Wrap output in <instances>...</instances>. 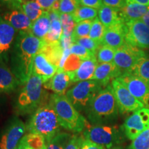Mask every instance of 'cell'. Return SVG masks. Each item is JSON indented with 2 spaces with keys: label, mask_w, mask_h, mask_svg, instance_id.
I'll return each mask as SVG.
<instances>
[{
  "label": "cell",
  "mask_w": 149,
  "mask_h": 149,
  "mask_svg": "<svg viewBox=\"0 0 149 149\" xmlns=\"http://www.w3.org/2000/svg\"><path fill=\"white\" fill-rule=\"evenodd\" d=\"M45 42L34 36L31 31L19 32L11 54V70L24 84L33 72L35 56L44 47Z\"/></svg>",
  "instance_id": "obj_1"
},
{
  "label": "cell",
  "mask_w": 149,
  "mask_h": 149,
  "mask_svg": "<svg viewBox=\"0 0 149 149\" xmlns=\"http://www.w3.org/2000/svg\"><path fill=\"white\" fill-rule=\"evenodd\" d=\"M118 111L112 86L108 85L93 98L85 113L93 125H102L115 120Z\"/></svg>",
  "instance_id": "obj_2"
},
{
  "label": "cell",
  "mask_w": 149,
  "mask_h": 149,
  "mask_svg": "<svg viewBox=\"0 0 149 149\" xmlns=\"http://www.w3.org/2000/svg\"><path fill=\"white\" fill-rule=\"evenodd\" d=\"M49 102L61 127L74 133L83 132L87 120L72 106L66 95H51Z\"/></svg>",
  "instance_id": "obj_3"
},
{
  "label": "cell",
  "mask_w": 149,
  "mask_h": 149,
  "mask_svg": "<svg viewBox=\"0 0 149 149\" xmlns=\"http://www.w3.org/2000/svg\"><path fill=\"white\" fill-rule=\"evenodd\" d=\"M60 127L57 115L48 100L34 112L27 128L29 133L40 134L48 141L59 133Z\"/></svg>",
  "instance_id": "obj_4"
},
{
  "label": "cell",
  "mask_w": 149,
  "mask_h": 149,
  "mask_svg": "<svg viewBox=\"0 0 149 149\" xmlns=\"http://www.w3.org/2000/svg\"><path fill=\"white\" fill-rule=\"evenodd\" d=\"M43 84L40 76L33 71L17 98V109L21 113L35 112L42 104L44 97Z\"/></svg>",
  "instance_id": "obj_5"
},
{
  "label": "cell",
  "mask_w": 149,
  "mask_h": 149,
  "mask_svg": "<svg viewBox=\"0 0 149 149\" xmlns=\"http://www.w3.org/2000/svg\"><path fill=\"white\" fill-rule=\"evenodd\" d=\"M122 129L117 126L91 125L87 121L83 130V137L86 139L110 149L119 146L124 140Z\"/></svg>",
  "instance_id": "obj_6"
},
{
  "label": "cell",
  "mask_w": 149,
  "mask_h": 149,
  "mask_svg": "<svg viewBox=\"0 0 149 149\" xmlns=\"http://www.w3.org/2000/svg\"><path fill=\"white\" fill-rule=\"evenodd\" d=\"M102 86L95 80L78 82L66 93V96L75 109L81 113L86 111L93 98L100 93Z\"/></svg>",
  "instance_id": "obj_7"
},
{
  "label": "cell",
  "mask_w": 149,
  "mask_h": 149,
  "mask_svg": "<svg viewBox=\"0 0 149 149\" xmlns=\"http://www.w3.org/2000/svg\"><path fill=\"white\" fill-rule=\"evenodd\" d=\"M146 54L140 48L125 43L116 49L113 62L122 74L132 73L137 61Z\"/></svg>",
  "instance_id": "obj_8"
},
{
  "label": "cell",
  "mask_w": 149,
  "mask_h": 149,
  "mask_svg": "<svg viewBox=\"0 0 149 149\" xmlns=\"http://www.w3.org/2000/svg\"><path fill=\"white\" fill-rule=\"evenodd\" d=\"M124 135L133 141L139 135L149 128V109L142 108L134 112L126 119L123 124Z\"/></svg>",
  "instance_id": "obj_9"
},
{
  "label": "cell",
  "mask_w": 149,
  "mask_h": 149,
  "mask_svg": "<svg viewBox=\"0 0 149 149\" xmlns=\"http://www.w3.org/2000/svg\"><path fill=\"white\" fill-rule=\"evenodd\" d=\"M114 95L121 113H126L135 112L144 107V104L137 100L129 92L127 88L122 84L117 79L111 81Z\"/></svg>",
  "instance_id": "obj_10"
},
{
  "label": "cell",
  "mask_w": 149,
  "mask_h": 149,
  "mask_svg": "<svg viewBox=\"0 0 149 149\" xmlns=\"http://www.w3.org/2000/svg\"><path fill=\"white\" fill-rule=\"evenodd\" d=\"M144 107L149 109V84L133 73H124L117 78Z\"/></svg>",
  "instance_id": "obj_11"
},
{
  "label": "cell",
  "mask_w": 149,
  "mask_h": 149,
  "mask_svg": "<svg viewBox=\"0 0 149 149\" xmlns=\"http://www.w3.org/2000/svg\"><path fill=\"white\" fill-rule=\"evenodd\" d=\"M26 133V125L15 118L0 136V149H17Z\"/></svg>",
  "instance_id": "obj_12"
},
{
  "label": "cell",
  "mask_w": 149,
  "mask_h": 149,
  "mask_svg": "<svg viewBox=\"0 0 149 149\" xmlns=\"http://www.w3.org/2000/svg\"><path fill=\"white\" fill-rule=\"evenodd\" d=\"M126 43L140 49H149V28L140 20L126 23Z\"/></svg>",
  "instance_id": "obj_13"
},
{
  "label": "cell",
  "mask_w": 149,
  "mask_h": 149,
  "mask_svg": "<svg viewBox=\"0 0 149 149\" xmlns=\"http://www.w3.org/2000/svg\"><path fill=\"white\" fill-rule=\"evenodd\" d=\"M1 17L18 32L31 31L32 22L21 9H9L1 13Z\"/></svg>",
  "instance_id": "obj_14"
},
{
  "label": "cell",
  "mask_w": 149,
  "mask_h": 149,
  "mask_svg": "<svg viewBox=\"0 0 149 149\" xmlns=\"http://www.w3.org/2000/svg\"><path fill=\"white\" fill-rule=\"evenodd\" d=\"M127 33V26L122 23L107 28L102 44L117 49L126 43L125 37Z\"/></svg>",
  "instance_id": "obj_15"
},
{
  "label": "cell",
  "mask_w": 149,
  "mask_h": 149,
  "mask_svg": "<svg viewBox=\"0 0 149 149\" xmlns=\"http://www.w3.org/2000/svg\"><path fill=\"white\" fill-rule=\"evenodd\" d=\"M122 74L114 62L101 63L97 66L91 80L97 81L102 87H106L109 85L110 81L120 77Z\"/></svg>",
  "instance_id": "obj_16"
},
{
  "label": "cell",
  "mask_w": 149,
  "mask_h": 149,
  "mask_svg": "<svg viewBox=\"0 0 149 149\" xmlns=\"http://www.w3.org/2000/svg\"><path fill=\"white\" fill-rule=\"evenodd\" d=\"M57 70L58 68L52 64L41 51L35 56L33 71L40 76L44 84L53 77Z\"/></svg>",
  "instance_id": "obj_17"
},
{
  "label": "cell",
  "mask_w": 149,
  "mask_h": 149,
  "mask_svg": "<svg viewBox=\"0 0 149 149\" xmlns=\"http://www.w3.org/2000/svg\"><path fill=\"white\" fill-rule=\"evenodd\" d=\"M72 82L69 73L63 70L58 68L53 77L48 81L44 83V88L49 89L57 95H65L67 88L69 87Z\"/></svg>",
  "instance_id": "obj_18"
},
{
  "label": "cell",
  "mask_w": 149,
  "mask_h": 149,
  "mask_svg": "<svg viewBox=\"0 0 149 149\" xmlns=\"http://www.w3.org/2000/svg\"><path fill=\"white\" fill-rule=\"evenodd\" d=\"M97 63L96 57L84 60L77 70L68 72L72 82L78 83L80 81L91 80L95 71Z\"/></svg>",
  "instance_id": "obj_19"
},
{
  "label": "cell",
  "mask_w": 149,
  "mask_h": 149,
  "mask_svg": "<svg viewBox=\"0 0 149 149\" xmlns=\"http://www.w3.org/2000/svg\"><path fill=\"white\" fill-rule=\"evenodd\" d=\"M51 20V28L48 34L44 39L47 44H55L60 42L63 35V29L60 20V13L58 10H51L48 11Z\"/></svg>",
  "instance_id": "obj_20"
},
{
  "label": "cell",
  "mask_w": 149,
  "mask_h": 149,
  "mask_svg": "<svg viewBox=\"0 0 149 149\" xmlns=\"http://www.w3.org/2000/svg\"><path fill=\"white\" fill-rule=\"evenodd\" d=\"M17 31L0 14V55L7 53L13 43Z\"/></svg>",
  "instance_id": "obj_21"
},
{
  "label": "cell",
  "mask_w": 149,
  "mask_h": 149,
  "mask_svg": "<svg viewBox=\"0 0 149 149\" xmlns=\"http://www.w3.org/2000/svg\"><path fill=\"white\" fill-rule=\"evenodd\" d=\"M21 85L19 80L10 68L0 64V93H10Z\"/></svg>",
  "instance_id": "obj_22"
},
{
  "label": "cell",
  "mask_w": 149,
  "mask_h": 149,
  "mask_svg": "<svg viewBox=\"0 0 149 149\" xmlns=\"http://www.w3.org/2000/svg\"><path fill=\"white\" fill-rule=\"evenodd\" d=\"M148 6L137 3H126L124 8L120 9V15L125 24L140 20L146 13Z\"/></svg>",
  "instance_id": "obj_23"
},
{
  "label": "cell",
  "mask_w": 149,
  "mask_h": 149,
  "mask_svg": "<svg viewBox=\"0 0 149 149\" xmlns=\"http://www.w3.org/2000/svg\"><path fill=\"white\" fill-rule=\"evenodd\" d=\"M120 9L103 5L98 10V18L106 28L124 23L120 15Z\"/></svg>",
  "instance_id": "obj_24"
},
{
  "label": "cell",
  "mask_w": 149,
  "mask_h": 149,
  "mask_svg": "<svg viewBox=\"0 0 149 149\" xmlns=\"http://www.w3.org/2000/svg\"><path fill=\"white\" fill-rule=\"evenodd\" d=\"M51 24V20L49 13L44 11L42 15L33 23L31 32L37 38L44 40L49 31Z\"/></svg>",
  "instance_id": "obj_25"
},
{
  "label": "cell",
  "mask_w": 149,
  "mask_h": 149,
  "mask_svg": "<svg viewBox=\"0 0 149 149\" xmlns=\"http://www.w3.org/2000/svg\"><path fill=\"white\" fill-rule=\"evenodd\" d=\"M41 52L46 56V58L52 64L58 68H59V64L64 54V49L61 47L60 42L55 44H47L45 42V44L41 50Z\"/></svg>",
  "instance_id": "obj_26"
},
{
  "label": "cell",
  "mask_w": 149,
  "mask_h": 149,
  "mask_svg": "<svg viewBox=\"0 0 149 149\" xmlns=\"http://www.w3.org/2000/svg\"><path fill=\"white\" fill-rule=\"evenodd\" d=\"M71 15L74 21L77 24L79 22L86 21V20L93 21L97 17L98 11L97 9L79 6Z\"/></svg>",
  "instance_id": "obj_27"
},
{
  "label": "cell",
  "mask_w": 149,
  "mask_h": 149,
  "mask_svg": "<svg viewBox=\"0 0 149 149\" xmlns=\"http://www.w3.org/2000/svg\"><path fill=\"white\" fill-rule=\"evenodd\" d=\"M22 10L30 19L32 23L40 18L44 12L41 6L35 0L23 3L22 5Z\"/></svg>",
  "instance_id": "obj_28"
},
{
  "label": "cell",
  "mask_w": 149,
  "mask_h": 149,
  "mask_svg": "<svg viewBox=\"0 0 149 149\" xmlns=\"http://www.w3.org/2000/svg\"><path fill=\"white\" fill-rule=\"evenodd\" d=\"M132 73L149 84V55L146 53L137 61Z\"/></svg>",
  "instance_id": "obj_29"
},
{
  "label": "cell",
  "mask_w": 149,
  "mask_h": 149,
  "mask_svg": "<svg viewBox=\"0 0 149 149\" xmlns=\"http://www.w3.org/2000/svg\"><path fill=\"white\" fill-rule=\"evenodd\" d=\"M70 136L68 133H59L53 138L46 141V149H65Z\"/></svg>",
  "instance_id": "obj_30"
},
{
  "label": "cell",
  "mask_w": 149,
  "mask_h": 149,
  "mask_svg": "<svg viewBox=\"0 0 149 149\" xmlns=\"http://www.w3.org/2000/svg\"><path fill=\"white\" fill-rule=\"evenodd\" d=\"M116 49L107 45L101 44L96 53V58L99 64L113 62Z\"/></svg>",
  "instance_id": "obj_31"
},
{
  "label": "cell",
  "mask_w": 149,
  "mask_h": 149,
  "mask_svg": "<svg viewBox=\"0 0 149 149\" xmlns=\"http://www.w3.org/2000/svg\"><path fill=\"white\" fill-rule=\"evenodd\" d=\"M106 28L100 21L98 17L95 19L91 25L88 37L92 40L96 41L102 44L103 37L106 31Z\"/></svg>",
  "instance_id": "obj_32"
},
{
  "label": "cell",
  "mask_w": 149,
  "mask_h": 149,
  "mask_svg": "<svg viewBox=\"0 0 149 149\" xmlns=\"http://www.w3.org/2000/svg\"><path fill=\"white\" fill-rule=\"evenodd\" d=\"M60 20L63 29V37H72L77 23L74 21L71 15L60 13Z\"/></svg>",
  "instance_id": "obj_33"
},
{
  "label": "cell",
  "mask_w": 149,
  "mask_h": 149,
  "mask_svg": "<svg viewBox=\"0 0 149 149\" xmlns=\"http://www.w3.org/2000/svg\"><path fill=\"white\" fill-rule=\"evenodd\" d=\"M23 139L33 149H44L46 147V139L40 134L29 133Z\"/></svg>",
  "instance_id": "obj_34"
},
{
  "label": "cell",
  "mask_w": 149,
  "mask_h": 149,
  "mask_svg": "<svg viewBox=\"0 0 149 149\" xmlns=\"http://www.w3.org/2000/svg\"><path fill=\"white\" fill-rule=\"evenodd\" d=\"M92 23L93 21L91 20H86L77 23L72 35V42L77 39L88 37Z\"/></svg>",
  "instance_id": "obj_35"
},
{
  "label": "cell",
  "mask_w": 149,
  "mask_h": 149,
  "mask_svg": "<svg viewBox=\"0 0 149 149\" xmlns=\"http://www.w3.org/2000/svg\"><path fill=\"white\" fill-rule=\"evenodd\" d=\"M127 149H149V128L133 139Z\"/></svg>",
  "instance_id": "obj_36"
},
{
  "label": "cell",
  "mask_w": 149,
  "mask_h": 149,
  "mask_svg": "<svg viewBox=\"0 0 149 149\" xmlns=\"http://www.w3.org/2000/svg\"><path fill=\"white\" fill-rule=\"evenodd\" d=\"M73 44H77L79 45L83 46L91 53L96 55L97 51L101 46V44L99 43L96 41L92 40L89 37H81V38H79L75 40L73 42Z\"/></svg>",
  "instance_id": "obj_37"
},
{
  "label": "cell",
  "mask_w": 149,
  "mask_h": 149,
  "mask_svg": "<svg viewBox=\"0 0 149 149\" xmlns=\"http://www.w3.org/2000/svg\"><path fill=\"white\" fill-rule=\"evenodd\" d=\"M79 6V0H61L59 12L61 14L72 15Z\"/></svg>",
  "instance_id": "obj_38"
},
{
  "label": "cell",
  "mask_w": 149,
  "mask_h": 149,
  "mask_svg": "<svg viewBox=\"0 0 149 149\" xmlns=\"http://www.w3.org/2000/svg\"><path fill=\"white\" fill-rule=\"evenodd\" d=\"M83 60L77 55L70 54L65 61L63 70L67 72H71L77 70L79 68Z\"/></svg>",
  "instance_id": "obj_39"
},
{
  "label": "cell",
  "mask_w": 149,
  "mask_h": 149,
  "mask_svg": "<svg viewBox=\"0 0 149 149\" xmlns=\"http://www.w3.org/2000/svg\"><path fill=\"white\" fill-rule=\"evenodd\" d=\"M70 53L77 55V57H79L83 61L96 57L95 55L91 53V51H89L86 48H85L84 47L77 44H72L71 46H70Z\"/></svg>",
  "instance_id": "obj_40"
},
{
  "label": "cell",
  "mask_w": 149,
  "mask_h": 149,
  "mask_svg": "<svg viewBox=\"0 0 149 149\" xmlns=\"http://www.w3.org/2000/svg\"><path fill=\"white\" fill-rule=\"evenodd\" d=\"M84 140V137L83 135H79L78 134L71 135L69 140L67 142L65 149H81Z\"/></svg>",
  "instance_id": "obj_41"
},
{
  "label": "cell",
  "mask_w": 149,
  "mask_h": 149,
  "mask_svg": "<svg viewBox=\"0 0 149 149\" xmlns=\"http://www.w3.org/2000/svg\"><path fill=\"white\" fill-rule=\"evenodd\" d=\"M80 5L83 6L100 9L104 5L102 0H79Z\"/></svg>",
  "instance_id": "obj_42"
},
{
  "label": "cell",
  "mask_w": 149,
  "mask_h": 149,
  "mask_svg": "<svg viewBox=\"0 0 149 149\" xmlns=\"http://www.w3.org/2000/svg\"><path fill=\"white\" fill-rule=\"evenodd\" d=\"M104 5L117 9H122L126 4V0H102Z\"/></svg>",
  "instance_id": "obj_43"
},
{
  "label": "cell",
  "mask_w": 149,
  "mask_h": 149,
  "mask_svg": "<svg viewBox=\"0 0 149 149\" xmlns=\"http://www.w3.org/2000/svg\"><path fill=\"white\" fill-rule=\"evenodd\" d=\"M0 4L6 6L9 9H21L22 3L18 0H0Z\"/></svg>",
  "instance_id": "obj_44"
},
{
  "label": "cell",
  "mask_w": 149,
  "mask_h": 149,
  "mask_svg": "<svg viewBox=\"0 0 149 149\" xmlns=\"http://www.w3.org/2000/svg\"><path fill=\"white\" fill-rule=\"evenodd\" d=\"M81 149H107L105 147L99 145L96 143L93 142L88 139H84L82 145H81Z\"/></svg>",
  "instance_id": "obj_45"
},
{
  "label": "cell",
  "mask_w": 149,
  "mask_h": 149,
  "mask_svg": "<svg viewBox=\"0 0 149 149\" xmlns=\"http://www.w3.org/2000/svg\"><path fill=\"white\" fill-rule=\"evenodd\" d=\"M35 1L39 3L43 10L48 12L53 8V6L56 0H35Z\"/></svg>",
  "instance_id": "obj_46"
},
{
  "label": "cell",
  "mask_w": 149,
  "mask_h": 149,
  "mask_svg": "<svg viewBox=\"0 0 149 149\" xmlns=\"http://www.w3.org/2000/svg\"><path fill=\"white\" fill-rule=\"evenodd\" d=\"M126 3H137L139 4L149 6V0H126Z\"/></svg>",
  "instance_id": "obj_47"
},
{
  "label": "cell",
  "mask_w": 149,
  "mask_h": 149,
  "mask_svg": "<svg viewBox=\"0 0 149 149\" xmlns=\"http://www.w3.org/2000/svg\"><path fill=\"white\" fill-rule=\"evenodd\" d=\"M141 21L144 22L147 26L149 28V6H148V10H147L146 13L145 14V15L141 19Z\"/></svg>",
  "instance_id": "obj_48"
},
{
  "label": "cell",
  "mask_w": 149,
  "mask_h": 149,
  "mask_svg": "<svg viewBox=\"0 0 149 149\" xmlns=\"http://www.w3.org/2000/svg\"><path fill=\"white\" fill-rule=\"evenodd\" d=\"M17 149H33V148H31V147H30L29 145L24 141V139H22L21 143H20L19 146H18Z\"/></svg>",
  "instance_id": "obj_49"
},
{
  "label": "cell",
  "mask_w": 149,
  "mask_h": 149,
  "mask_svg": "<svg viewBox=\"0 0 149 149\" xmlns=\"http://www.w3.org/2000/svg\"><path fill=\"white\" fill-rule=\"evenodd\" d=\"M19 1L20 3H22V4H23L24 3H26V2H29V1H33V0H18Z\"/></svg>",
  "instance_id": "obj_50"
},
{
  "label": "cell",
  "mask_w": 149,
  "mask_h": 149,
  "mask_svg": "<svg viewBox=\"0 0 149 149\" xmlns=\"http://www.w3.org/2000/svg\"><path fill=\"white\" fill-rule=\"evenodd\" d=\"M110 149H124V148H123V147H122L121 146H120V145H119V146L112 147V148H110Z\"/></svg>",
  "instance_id": "obj_51"
},
{
  "label": "cell",
  "mask_w": 149,
  "mask_h": 149,
  "mask_svg": "<svg viewBox=\"0 0 149 149\" xmlns=\"http://www.w3.org/2000/svg\"><path fill=\"white\" fill-rule=\"evenodd\" d=\"M56 1H60L61 0H56Z\"/></svg>",
  "instance_id": "obj_52"
},
{
  "label": "cell",
  "mask_w": 149,
  "mask_h": 149,
  "mask_svg": "<svg viewBox=\"0 0 149 149\" xmlns=\"http://www.w3.org/2000/svg\"><path fill=\"white\" fill-rule=\"evenodd\" d=\"M44 149H46V147H45V148H44Z\"/></svg>",
  "instance_id": "obj_53"
}]
</instances>
